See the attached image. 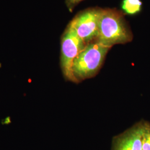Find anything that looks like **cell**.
Masks as SVG:
<instances>
[{
	"label": "cell",
	"mask_w": 150,
	"mask_h": 150,
	"mask_svg": "<svg viewBox=\"0 0 150 150\" xmlns=\"http://www.w3.org/2000/svg\"><path fill=\"white\" fill-rule=\"evenodd\" d=\"M86 44L79 37L73 28L69 24L61 38V66L65 77L72 81H77L74 75L72 66L77 55Z\"/></svg>",
	"instance_id": "3957f363"
},
{
	"label": "cell",
	"mask_w": 150,
	"mask_h": 150,
	"mask_svg": "<svg viewBox=\"0 0 150 150\" xmlns=\"http://www.w3.org/2000/svg\"><path fill=\"white\" fill-rule=\"evenodd\" d=\"M110 48L96 40L86 44L74 61L72 71L76 79L83 80L95 75Z\"/></svg>",
	"instance_id": "7a4b0ae2"
},
{
	"label": "cell",
	"mask_w": 150,
	"mask_h": 150,
	"mask_svg": "<svg viewBox=\"0 0 150 150\" xmlns=\"http://www.w3.org/2000/svg\"><path fill=\"white\" fill-rule=\"evenodd\" d=\"M142 125L130 129L117 141L115 150H142Z\"/></svg>",
	"instance_id": "5b68a950"
},
{
	"label": "cell",
	"mask_w": 150,
	"mask_h": 150,
	"mask_svg": "<svg viewBox=\"0 0 150 150\" xmlns=\"http://www.w3.org/2000/svg\"><path fill=\"white\" fill-rule=\"evenodd\" d=\"M142 5L141 0H122L121 4V12L124 15L135 16L141 12Z\"/></svg>",
	"instance_id": "8992f818"
},
{
	"label": "cell",
	"mask_w": 150,
	"mask_h": 150,
	"mask_svg": "<svg viewBox=\"0 0 150 150\" xmlns=\"http://www.w3.org/2000/svg\"><path fill=\"white\" fill-rule=\"evenodd\" d=\"M142 150H150V125L148 123L142 124Z\"/></svg>",
	"instance_id": "52a82bcc"
},
{
	"label": "cell",
	"mask_w": 150,
	"mask_h": 150,
	"mask_svg": "<svg viewBox=\"0 0 150 150\" xmlns=\"http://www.w3.org/2000/svg\"><path fill=\"white\" fill-rule=\"evenodd\" d=\"M132 39V32L123 13L114 8H102L96 41L111 47L131 42Z\"/></svg>",
	"instance_id": "6da1fadb"
},
{
	"label": "cell",
	"mask_w": 150,
	"mask_h": 150,
	"mask_svg": "<svg viewBox=\"0 0 150 150\" xmlns=\"http://www.w3.org/2000/svg\"><path fill=\"white\" fill-rule=\"evenodd\" d=\"M102 8L91 7L79 12L69 25L85 44L96 40Z\"/></svg>",
	"instance_id": "277c9868"
},
{
	"label": "cell",
	"mask_w": 150,
	"mask_h": 150,
	"mask_svg": "<svg viewBox=\"0 0 150 150\" xmlns=\"http://www.w3.org/2000/svg\"><path fill=\"white\" fill-rule=\"evenodd\" d=\"M68 9L70 12H72L76 6L83 0H65Z\"/></svg>",
	"instance_id": "ba28073f"
}]
</instances>
